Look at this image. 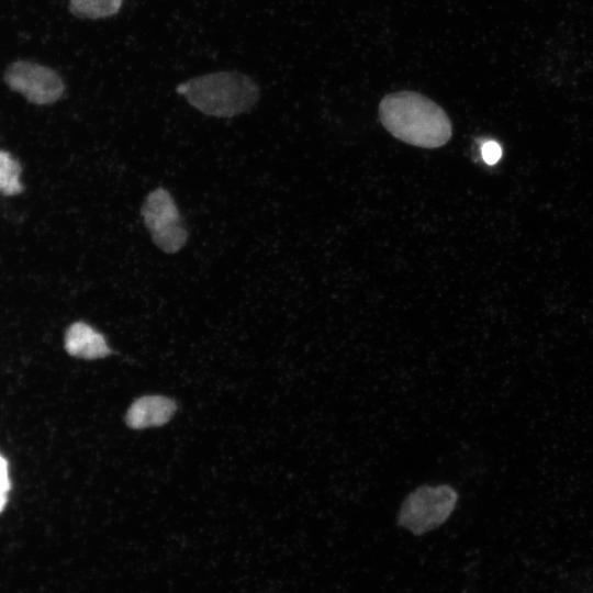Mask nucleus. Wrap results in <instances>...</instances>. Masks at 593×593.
I'll list each match as a JSON object with an SVG mask.
<instances>
[{
  "label": "nucleus",
  "mask_w": 593,
  "mask_h": 593,
  "mask_svg": "<svg viewBox=\"0 0 593 593\" xmlns=\"http://www.w3.org/2000/svg\"><path fill=\"white\" fill-rule=\"evenodd\" d=\"M4 80L12 90L35 104L54 103L65 91V83L55 70L32 61L11 64L5 70Z\"/></svg>",
  "instance_id": "nucleus-5"
},
{
  "label": "nucleus",
  "mask_w": 593,
  "mask_h": 593,
  "mask_svg": "<svg viewBox=\"0 0 593 593\" xmlns=\"http://www.w3.org/2000/svg\"><path fill=\"white\" fill-rule=\"evenodd\" d=\"M177 410L172 399L163 395H145L137 399L128 409L126 424L134 429L161 426Z\"/></svg>",
  "instance_id": "nucleus-6"
},
{
  "label": "nucleus",
  "mask_w": 593,
  "mask_h": 593,
  "mask_svg": "<svg viewBox=\"0 0 593 593\" xmlns=\"http://www.w3.org/2000/svg\"><path fill=\"white\" fill-rule=\"evenodd\" d=\"M141 215L152 240L160 250L175 254L184 247L189 234L168 190L157 188L149 192Z\"/></svg>",
  "instance_id": "nucleus-4"
},
{
  "label": "nucleus",
  "mask_w": 593,
  "mask_h": 593,
  "mask_svg": "<svg viewBox=\"0 0 593 593\" xmlns=\"http://www.w3.org/2000/svg\"><path fill=\"white\" fill-rule=\"evenodd\" d=\"M457 502L458 493L449 484L421 485L403 501L398 524L414 535H423L443 525Z\"/></svg>",
  "instance_id": "nucleus-3"
},
{
  "label": "nucleus",
  "mask_w": 593,
  "mask_h": 593,
  "mask_svg": "<svg viewBox=\"0 0 593 593\" xmlns=\"http://www.w3.org/2000/svg\"><path fill=\"white\" fill-rule=\"evenodd\" d=\"M11 489L9 467L5 458L0 454V513L3 511Z\"/></svg>",
  "instance_id": "nucleus-10"
},
{
  "label": "nucleus",
  "mask_w": 593,
  "mask_h": 593,
  "mask_svg": "<svg viewBox=\"0 0 593 593\" xmlns=\"http://www.w3.org/2000/svg\"><path fill=\"white\" fill-rule=\"evenodd\" d=\"M124 0H69V11L80 19H105L116 14Z\"/></svg>",
  "instance_id": "nucleus-8"
},
{
  "label": "nucleus",
  "mask_w": 593,
  "mask_h": 593,
  "mask_svg": "<svg viewBox=\"0 0 593 593\" xmlns=\"http://www.w3.org/2000/svg\"><path fill=\"white\" fill-rule=\"evenodd\" d=\"M501 155L502 149L495 142H488L482 147L483 159L490 165L495 164L501 158Z\"/></svg>",
  "instance_id": "nucleus-11"
},
{
  "label": "nucleus",
  "mask_w": 593,
  "mask_h": 593,
  "mask_svg": "<svg viewBox=\"0 0 593 593\" xmlns=\"http://www.w3.org/2000/svg\"><path fill=\"white\" fill-rule=\"evenodd\" d=\"M20 174L19 163L8 153L0 150V193L5 195L20 193L23 189Z\"/></svg>",
  "instance_id": "nucleus-9"
},
{
  "label": "nucleus",
  "mask_w": 593,
  "mask_h": 593,
  "mask_svg": "<svg viewBox=\"0 0 593 593\" xmlns=\"http://www.w3.org/2000/svg\"><path fill=\"white\" fill-rule=\"evenodd\" d=\"M384 128L395 138L422 148H437L452 134L446 112L427 97L401 91L387 94L379 105Z\"/></svg>",
  "instance_id": "nucleus-1"
},
{
  "label": "nucleus",
  "mask_w": 593,
  "mask_h": 593,
  "mask_svg": "<svg viewBox=\"0 0 593 593\" xmlns=\"http://www.w3.org/2000/svg\"><path fill=\"white\" fill-rule=\"evenodd\" d=\"M198 111L215 118H233L249 111L259 100L258 85L238 71H216L194 77L177 86Z\"/></svg>",
  "instance_id": "nucleus-2"
},
{
  "label": "nucleus",
  "mask_w": 593,
  "mask_h": 593,
  "mask_svg": "<svg viewBox=\"0 0 593 593\" xmlns=\"http://www.w3.org/2000/svg\"><path fill=\"white\" fill-rule=\"evenodd\" d=\"M66 351L82 359H98L108 356L111 350L104 336L85 322H76L66 331Z\"/></svg>",
  "instance_id": "nucleus-7"
}]
</instances>
